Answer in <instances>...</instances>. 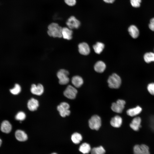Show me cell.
I'll return each instance as SVG.
<instances>
[{"label":"cell","instance_id":"obj_1","mask_svg":"<svg viewBox=\"0 0 154 154\" xmlns=\"http://www.w3.org/2000/svg\"><path fill=\"white\" fill-rule=\"evenodd\" d=\"M48 28L47 33L49 36L53 37L61 38L62 37V28L57 23H51L49 25Z\"/></svg>","mask_w":154,"mask_h":154},{"label":"cell","instance_id":"obj_2","mask_svg":"<svg viewBox=\"0 0 154 154\" xmlns=\"http://www.w3.org/2000/svg\"><path fill=\"white\" fill-rule=\"evenodd\" d=\"M108 83L110 88L117 89L121 85V79L118 75L114 73L109 77Z\"/></svg>","mask_w":154,"mask_h":154},{"label":"cell","instance_id":"obj_3","mask_svg":"<svg viewBox=\"0 0 154 154\" xmlns=\"http://www.w3.org/2000/svg\"><path fill=\"white\" fill-rule=\"evenodd\" d=\"M89 126L92 129L97 130L101 125V120L100 117L94 115L92 116L88 121Z\"/></svg>","mask_w":154,"mask_h":154},{"label":"cell","instance_id":"obj_4","mask_svg":"<svg viewBox=\"0 0 154 154\" xmlns=\"http://www.w3.org/2000/svg\"><path fill=\"white\" fill-rule=\"evenodd\" d=\"M69 72L66 70L61 69L57 73V76L59 79V82L60 84L65 85L69 82V79L68 77Z\"/></svg>","mask_w":154,"mask_h":154},{"label":"cell","instance_id":"obj_5","mask_svg":"<svg viewBox=\"0 0 154 154\" xmlns=\"http://www.w3.org/2000/svg\"><path fill=\"white\" fill-rule=\"evenodd\" d=\"M70 107V105L68 103L62 102L58 106L57 110L60 115L62 117H64L70 114V112L69 110Z\"/></svg>","mask_w":154,"mask_h":154},{"label":"cell","instance_id":"obj_6","mask_svg":"<svg viewBox=\"0 0 154 154\" xmlns=\"http://www.w3.org/2000/svg\"><path fill=\"white\" fill-rule=\"evenodd\" d=\"M125 104V101L119 99L117 100L116 102L113 103L111 106V108L113 111L114 112L120 113L122 112Z\"/></svg>","mask_w":154,"mask_h":154},{"label":"cell","instance_id":"obj_7","mask_svg":"<svg viewBox=\"0 0 154 154\" xmlns=\"http://www.w3.org/2000/svg\"><path fill=\"white\" fill-rule=\"evenodd\" d=\"M134 154H150L149 148L146 145H136L133 148Z\"/></svg>","mask_w":154,"mask_h":154},{"label":"cell","instance_id":"obj_8","mask_svg":"<svg viewBox=\"0 0 154 154\" xmlns=\"http://www.w3.org/2000/svg\"><path fill=\"white\" fill-rule=\"evenodd\" d=\"M77 93L76 89L71 85L68 86L64 92V94L67 98L73 99L75 98Z\"/></svg>","mask_w":154,"mask_h":154},{"label":"cell","instance_id":"obj_9","mask_svg":"<svg viewBox=\"0 0 154 154\" xmlns=\"http://www.w3.org/2000/svg\"><path fill=\"white\" fill-rule=\"evenodd\" d=\"M66 23L68 27L71 29L78 28L80 24V21L74 16L69 17Z\"/></svg>","mask_w":154,"mask_h":154},{"label":"cell","instance_id":"obj_10","mask_svg":"<svg viewBox=\"0 0 154 154\" xmlns=\"http://www.w3.org/2000/svg\"><path fill=\"white\" fill-rule=\"evenodd\" d=\"M31 91L33 94L40 96L44 92V87L41 84H38L37 85L33 84L31 85Z\"/></svg>","mask_w":154,"mask_h":154},{"label":"cell","instance_id":"obj_11","mask_svg":"<svg viewBox=\"0 0 154 154\" xmlns=\"http://www.w3.org/2000/svg\"><path fill=\"white\" fill-rule=\"evenodd\" d=\"M78 51L81 54L84 55H88L90 52V49L88 45L86 43L83 42L80 43L78 45Z\"/></svg>","mask_w":154,"mask_h":154},{"label":"cell","instance_id":"obj_12","mask_svg":"<svg viewBox=\"0 0 154 154\" xmlns=\"http://www.w3.org/2000/svg\"><path fill=\"white\" fill-rule=\"evenodd\" d=\"M141 119L139 117H134L130 124V127L135 131H138L141 127Z\"/></svg>","mask_w":154,"mask_h":154},{"label":"cell","instance_id":"obj_13","mask_svg":"<svg viewBox=\"0 0 154 154\" xmlns=\"http://www.w3.org/2000/svg\"><path fill=\"white\" fill-rule=\"evenodd\" d=\"M142 111V108L137 106L136 107L128 109L126 113L127 115L131 117L136 116L140 114Z\"/></svg>","mask_w":154,"mask_h":154},{"label":"cell","instance_id":"obj_14","mask_svg":"<svg viewBox=\"0 0 154 154\" xmlns=\"http://www.w3.org/2000/svg\"><path fill=\"white\" fill-rule=\"evenodd\" d=\"M39 106L38 101L34 98H32L28 101L27 107L31 111H33L37 110Z\"/></svg>","mask_w":154,"mask_h":154},{"label":"cell","instance_id":"obj_15","mask_svg":"<svg viewBox=\"0 0 154 154\" xmlns=\"http://www.w3.org/2000/svg\"><path fill=\"white\" fill-rule=\"evenodd\" d=\"M122 123V119L119 116H116L112 118L110 121V124L113 127L118 128L120 127Z\"/></svg>","mask_w":154,"mask_h":154},{"label":"cell","instance_id":"obj_16","mask_svg":"<svg viewBox=\"0 0 154 154\" xmlns=\"http://www.w3.org/2000/svg\"><path fill=\"white\" fill-rule=\"evenodd\" d=\"M12 126L10 123L7 120L3 121L1 126V131L3 132L8 133L12 129Z\"/></svg>","mask_w":154,"mask_h":154},{"label":"cell","instance_id":"obj_17","mask_svg":"<svg viewBox=\"0 0 154 154\" xmlns=\"http://www.w3.org/2000/svg\"><path fill=\"white\" fill-rule=\"evenodd\" d=\"M15 137L17 140L20 141H24L28 138L27 134L23 131L21 130H17L15 134Z\"/></svg>","mask_w":154,"mask_h":154},{"label":"cell","instance_id":"obj_18","mask_svg":"<svg viewBox=\"0 0 154 154\" xmlns=\"http://www.w3.org/2000/svg\"><path fill=\"white\" fill-rule=\"evenodd\" d=\"M73 32L68 27H64L62 29V36L64 38L70 40L72 38Z\"/></svg>","mask_w":154,"mask_h":154},{"label":"cell","instance_id":"obj_19","mask_svg":"<svg viewBox=\"0 0 154 154\" xmlns=\"http://www.w3.org/2000/svg\"><path fill=\"white\" fill-rule=\"evenodd\" d=\"M72 83L76 87L79 88L81 86L83 83V80L82 78L78 76H74L72 79Z\"/></svg>","mask_w":154,"mask_h":154},{"label":"cell","instance_id":"obj_20","mask_svg":"<svg viewBox=\"0 0 154 154\" xmlns=\"http://www.w3.org/2000/svg\"><path fill=\"white\" fill-rule=\"evenodd\" d=\"M105 64L102 61H98L94 66V69L97 72L102 73L104 71L106 68Z\"/></svg>","mask_w":154,"mask_h":154},{"label":"cell","instance_id":"obj_21","mask_svg":"<svg viewBox=\"0 0 154 154\" xmlns=\"http://www.w3.org/2000/svg\"><path fill=\"white\" fill-rule=\"evenodd\" d=\"M128 31L130 35L133 38H136L139 35V30L134 25H131L128 29Z\"/></svg>","mask_w":154,"mask_h":154},{"label":"cell","instance_id":"obj_22","mask_svg":"<svg viewBox=\"0 0 154 154\" xmlns=\"http://www.w3.org/2000/svg\"><path fill=\"white\" fill-rule=\"evenodd\" d=\"M79 150L83 154H86L89 153L91 151V148L89 144L86 143H84L80 146Z\"/></svg>","mask_w":154,"mask_h":154},{"label":"cell","instance_id":"obj_23","mask_svg":"<svg viewBox=\"0 0 154 154\" xmlns=\"http://www.w3.org/2000/svg\"><path fill=\"white\" fill-rule=\"evenodd\" d=\"M82 137L79 133L75 132L71 135V139L72 142L74 144H78L82 140Z\"/></svg>","mask_w":154,"mask_h":154},{"label":"cell","instance_id":"obj_24","mask_svg":"<svg viewBox=\"0 0 154 154\" xmlns=\"http://www.w3.org/2000/svg\"><path fill=\"white\" fill-rule=\"evenodd\" d=\"M104 48V44L102 42H98L93 45V48L95 52L97 54H100Z\"/></svg>","mask_w":154,"mask_h":154},{"label":"cell","instance_id":"obj_25","mask_svg":"<svg viewBox=\"0 0 154 154\" xmlns=\"http://www.w3.org/2000/svg\"><path fill=\"white\" fill-rule=\"evenodd\" d=\"M144 59L145 62L149 63L154 61V53L148 52L146 53L144 55Z\"/></svg>","mask_w":154,"mask_h":154},{"label":"cell","instance_id":"obj_26","mask_svg":"<svg viewBox=\"0 0 154 154\" xmlns=\"http://www.w3.org/2000/svg\"><path fill=\"white\" fill-rule=\"evenodd\" d=\"M106 151L101 146L93 148L91 150V154H105Z\"/></svg>","mask_w":154,"mask_h":154},{"label":"cell","instance_id":"obj_27","mask_svg":"<svg viewBox=\"0 0 154 154\" xmlns=\"http://www.w3.org/2000/svg\"><path fill=\"white\" fill-rule=\"evenodd\" d=\"M21 90V88L19 85L16 84H15L14 87L10 90L11 93L14 95L19 94Z\"/></svg>","mask_w":154,"mask_h":154},{"label":"cell","instance_id":"obj_28","mask_svg":"<svg viewBox=\"0 0 154 154\" xmlns=\"http://www.w3.org/2000/svg\"><path fill=\"white\" fill-rule=\"evenodd\" d=\"M25 114L23 112H18L15 116V119L17 120L22 121L24 120L26 118Z\"/></svg>","mask_w":154,"mask_h":154},{"label":"cell","instance_id":"obj_29","mask_svg":"<svg viewBox=\"0 0 154 154\" xmlns=\"http://www.w3.org/2000/svg\"><path fill=\"white\" fill-rule=\"evenodd\" d=\"M147 90L151 94L154 95V83H151L149 84L147 86Z\"/></svg>","mask_w":154,"mask_h":154},{"label":"cell","instance_id":"obj_30","mask_svg":"<svg viewBox=\"0 0 154 154\" xmlns=\"http://www.w3.org/2000/svg\"><path fill=\"white\" fill-rule=\"evenodd\" d=\"M130 3L133 7H138L140 5L141 0H130Z\"/></svg>","mask_w":154,"mask_h":154},{"label":"cell","instance_id":"obj_31","mask_svg":"<svg viewBox=\"0 0 154 154\" xmlns=\"http://www.w3.org/2000/svg\"><path fill=\"white\" fill-rule=\"evenodd\" d=\"M64 1L67 5L70 6H74L76 3V0H64Z\"/></svg>","mask_w":154,"mask_h":154},{"label":"cell","instance_id":"obj_32","mask_svg":"<svg viewBox=\"0 0 154 154\" xmlns=\"http://www.w3.org/2000/svg\"><path fill=\"white\" fill-rule=\"evenodd\" d=\"M149 28L152 31H154V18L152 19L150 21L149 25Z\"/></svg>","mask_w":154,"mask_h":154},{"label":"cell","instance_id":"obj_33","mask_svg":"<svg viewBox=\"0 0 154 154\" xmlns=\"http://www.w3.org/2000/svg\"><path fill=\"white\" fill-rule=\"evenodd\" d=\"M105 2L108 3H112L115 0H103Z\"/></svg>","mask_w":154,"mask_h":154},{"label":"cell","instance_id":"obj_34","mask_svg":"<svg viewBox=\"0 0 154 154\" xmlns=\"http://www.w3.org/2000/svg\"><path fill=\"white\" fill-rule=\"evenodd\" d=\"M2 141L1 139H0V147L1 146L2 144Z\"/></svg>","mask_w":154,"mask_h":154},{"label":"cell","instance_id":"obj_35","mask_svg":"<svg viewBox=\"0 0 154 154\" xmlns=\"http://www.w3.org/2000/svg\"><path fill=\"white\" fill-rule=\"evenodd\" d=\"M51 154H57L56 153H51Z\"/></svg>","mask_w":154,"mask_h":154}]
</instances>
